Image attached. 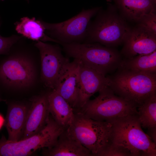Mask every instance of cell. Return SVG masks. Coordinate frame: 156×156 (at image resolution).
Returning <instances> with one entry per match:
<instances>
[{"instance_id":"obj_24","label":"cell","mask_w":156,"mask_h":156,"mask_svg":"<svg viewBox=\"0 0 156 156\" xmlns=\"http://www.w3.org/2000/svg\"><path fill=\"white\" fill-rule=\"evenodd\" d=\"M137 23L156 34V12L146 15Z\"/></svg>"},{"instance_id":"obj_29","label":"cell","mask_w":156,"mask_h":156,"mask_svg":"<svg viewBox=\"0 0 156 156\" xmlns=\"http://www.w3.org/2000/svg\"><path fill=\"white\" fill-rule=\"evenodd\" d=\"M26 0L28 2H29V0Z\"/></svg>"},{"instance_id":"obj_26","label":"cell","mask_w":156,"mask_h":156,"mask_svg":"<svg viewBox=\"0 0 156 156\" xmlns=\"http://www.w3.org/2000/svg\"><path fill=\"white\" fill-rule=\"evenodd\" d=\"M4 121L5 120L3 117L0 114V129L4 123Z\"/></svg>"},{"instance_id":"obj_13","label":"cell","mask_w":156,"mask_h":156,"mask_svg":"<svg viewBox=\"0 0 156 156\" xmlns=\"http://www.w3.org/2000/svg\"><path fill=\"white\" fill-rule=\"evenodd\" d=\"M79 60L70 62L57 80L54 89L73 108L78 107Z\"/></svg>"},{"instance_id":"obj_27","label":"cell","mask_w":156,"mask_h":156,"mask_svg":"<svg viewBox=\"0 0 156 156\" xmlns=\"http://www.w3.org/2000/svg\"><path fill=\"white\" fill-rule=\"evenodd\" d=\"M5 101V100H4L1 98V97H0V102L1 101Z\"/></svg>"},{"instance_id":"obj_20","label":"cell","mask_w":156,"mask_h":156,"mask_svg":"<svg viewBox=\"0 0 156 156\" xmlns=\"http://www.w3.org/2000/svg\"><path fill=\"white\" fill-rule=\"evenodd\" d=\"M118 68L156 73V51L148 54L122 59Z\"/></svg>"},{"instance_id":"obj_7","label":"cell","mask_w":156,"mask_h":156,"mask_svg":"<svg viewBox=\"0 0 156 156\" xmlns=\"http://www.w3.org/2000/svg\"><path fill=\"white\" fill-rule=\"evenodd\" d=\"M65 129L49 116L44 127L33 136L15 142L2 136L0 139V156H29L38 149L51 148Z\"/></svg>"},{"instance_id":"obj_21","label":"cell","mask_w":156,"mask_h":156,"mask_svg":"<svg viewBox=\"0 0 156 156\" xmlns=\"http://www.w3.org/2000/svg\"><path fill=\"white\" fill-rule=\"evenodd\" d=\"M138 117L142 127H156V92L152 94L137 107Z\"/></svg>"},{"instance_id":"obj_10","label":"cell","mask_w":156,"mask_h":156,"mask_svg":"<svg viewBox=\"0 0 156 156\" xmlns=\"http://www.w3.org/2000/svg\"><path fill=\"white\" fill-rule=\"evenodd\" d=\"M34 45L40 56L42 80L46 86L53 90L69 60L63 56L58 46L41 41L36 42Z\"/></svg>"},{"instance_id":"obj_8","label":"cell","mask_w":156,"mask_h":156,"mask_svg":"<svg viewBox=\"0 0 156 156\" xmlns=\"http://www.w3.org/2000/svg\"><path fill=\"white\" fill-rule=\"evenodd\" d=\"M101 8L83 9L77 15L65 21L49 23L41 19L46 34L60 44L81 43L85 41L91 18Z\"/></svg>"},{"instance_id":"obj_2","label":"cell","mask_w":156,"mask_h":156,"mask_svg":"<svg viewBox=\"0 0 156 156\" xmlns=\"http://www.w3.org/2000/svg\"><path fill=\"white\" fill-rule=\"evenodd\" d=\"M109 122L112 125L110 141L126 148L131 156H156V144L143 131L138 114Z\"/></svg>"},{"instance_id":"obj_18","label":"cell","mask_w":156,"mask_h":156,"mask_svg":"<svg viewBox=\"0 0 156 156\" xmlns=\"http://www.w3.org/2000/svg\"><path fill=\"white\" fill-rule=\"evenodd\" d=\"M47 100L51 116L58 124L66 129L74 119L73 108L54 90L47 94Z\"/></svg>"},{"instance_id":"obj_3","label":"cell","mask_w":156,"mask_h":156,"mask_svg":"<svg viewBox=\"0 0 156 156\" xmlns=\"http://www.w3.org/2000/svg\"><path fill=\"white\" fill-rule=\"evenodd\" d=\"M109 78V87L116 95L138 107L156 92V73L118 68Z\"/></svg>"},{"instance_id":"obj_12","label":"cell","mask_w":156,"mask_h":156,"mask_svg":"<svg viewBox=\"0 0 156 156\" xmlns=\"http://www.w3.org/2000/svg\"><path fill=\"white\" fill-rule=\"evenodd\" d=\"M79 61L78 107L81 108L94 94L109 86V78Z\"/></svg>"},{"instance_id":"obj_30","label":"cell","mask_w":156,"mask_h":156,"mask_svg":"<svg viewBox=\"0 0 156 156\" xmlns=\"http://www.w3.org/2000/svg\"><path fill=\"white\" fill-rule=\"evenodd\" d=\"M4 0H0V1H4Z\"/></svg>"},{"instance_id":"obj_25","label":"cell","mask_w":156,"mask_h":156,"mask_svg":"<svg viewBox=\"0 0 156 156\" xmlns=\"http://www.w3.org/2000/svg\"><path fill=\"white\" fill-rule=\"evenodd\" d=\"M147 134L156 144V127L148 129Z\"/></svg>"},{"instance_id":"obj_9","label":"cell","mask_w":156,"mask_h":156,"mask_svg":"<svg viewBox=\"0 0 156 156\" xmlns=\"http://www.w3.org/2000/svg\"><path fill=\"white\" fill-rule=\"evenodd\" d=\"M25 55L16 54L0 64V82L5 86L24 88L30 86L34 82V67Z\"/></svg>"},{"instance_id":"obj_5","label":"cell","mask_w":156,"mask_h":156,"mask_svg":"<svg viewBox=\"0 0 156 156\" xmlns=\"http://www.w3.org/2000/svg\"><path fill=\"white\" fill-rule=\"evenodd\" d=\"M99 95L88 100L81 112L94 120L110 122L120 118L138 114V106L116 94L109 87L99 92Z\"/></svg>"},{"instance_id":"obj_17","label":"cell","mask_w":156,"mask_h":156,"mask_svg":"<svg viewBox=\"0 0 156 156\" xmlns=\"http://www.w3.org/2000/svg\"><path fill=\"white\" fill-rule=\"evenodd\" d=\"M43 155L48 156H91V152L67 133L66 129L53 147L44 148Z\"/></svg>"},{"instance_id":"obj_19","label":"cell","mask_w":156,"mask_h":156,"mask_svg":"<svg viewBox=\"0 0 156 156\" xmlns=\"http://www.w3.org/2000/svg\"><path fill=\"white\" fill-rule=\"evenodd\" d=\"M14 24L17 33L27 39L36 42L49 41L59 43L57 41L46 34L40 19H36L34 17L30 18L24 17Z\"/></svg>"},{"instance_id":"obj_14","label":"cell","mask_w":156,"mask_h":156,"mask_svg":"<svg viewBox=\"0 0 156 156\" xmlns=\"http://www.w3.org/2000/svg\"><path fill=\"white\" fill-rule=\"evenodd\" d=\"M31 101L21 140L38 133L46 125L50 116L47 94L36 96Z\"/></svg>"},{"instance_id":"obj_23","label":"cell","mask_w":156,"mask_h":156,"mask_svg":"<svg viewBox=\"0 0 156 156\" xmlns=\"http://www.w3.org/2000/svg\"><path fill=\"white\" fill-rule=\"evenodd\" d=\"M22 37L21 35L13 34L4 37L0 34V55L8 54L12 46Z\"/></svg>"},{"instance_id":"obj_4","label":"cell","mask_w":156,"mask_h":156,"mask_svg":"<svg viewBox=\"0 0 156 156\" xmlns=\"http://www.w3.org/2000/svg\"><path fill=\"white\" fill-rule=\"evenodd\" d=\"M61 44L68 56L79 60L105 76L118 69L122 59L120 52L115 48L98 43Z\"/></svg>"},{"instance_id":"obj_6","label":"cell","mask_w":156,"mask_h":156,"mask_svg":"<svg viewBox=\"0 0 156 156\" xmlns=\"http://www.w3.org/2000/svg\"><path fill=\"white\" fill-rule=\"evenodd\" d=\"M66 130L96 156L110 142L112 125L108 122L93 119L80 112L75 113L74 119Z\"/></svg>"},{"instance_id":"obj_16","label":"cell","mask_w":156,"mask_h":156,"mask_svg":"<svg viewBox=\"0 0 156 156\" xmlns=\"http://www.w3.org/2000/svg\"><path fill=\"white\" fill-rule=\"evenodd\" d=\"M29 109L26 105L20 103L12 104L9 106L4 121L8 140L15 142L21 139Z\"/></svg>"},{"instance_id":"obj_11","label":"cell","mask_w":156,"mask_h":156,"mask_svg":"<svg viewBox=\"0 0 156 156\" xmlns=\"http://www.w3.org/2000/svg\"><path fill=\"white\" fill-rule=\"evenodd\" d=\"M120 52L123 58L146 54L156 51V34L138 24L130 28Z\"/></svg>"},{"instance_id":"obj_22","label":"cell","mask_w":156,"mask_h":156,"mask_svg":"<svg viewBox=\"0 0 156 156\" xmlns=\"http://www.w3.org/2000/svg\"><path fill=\"white\" fill-rule=\"evenodd\" d=\"M129 151L122 146L110 141L96 156H130Z\"/></svg>"},{"instance_id":"obj_28","label":"cell","mask_w":156,"mask_h":156,"mask_svg":"<svg viewBox=\"0 0 156 156\" xmlns=\"http://www.w3.org/2000/svg\"><path fill=\"white\" fill-rule=\"evenodd\" d=\"M1 22L0 21V27H1Z\"/></svg>"},{"instance_id":"obj_1","label":"cell","mask_w":156,"mask_h":156,"mask_svg":"<svg viewBox=\"0 0 156 156\" xmlns=\"http://www.w3.org/2000/svg\"><path fill=\"white\" fill-rule=\"evenodd\" d=\"M88 26L84 43H98L115 48L122 44L130 28L114 4L101 8Z\"/></svg>"},{"instance_id":"obj_15","label":"cell","mask_w":156,"mask_h":156,"mask_svg":"<svg viewBox=\"0 0 156 156\" xmlns=\"http://www.w3.org/2000/svg\"><path fill=\"white\" fill-rule=\"evenodd\" d=\"M113 2L127 21L138 23L146 15L156 12V0H107Z\"/></svg>"}]
</instances>
